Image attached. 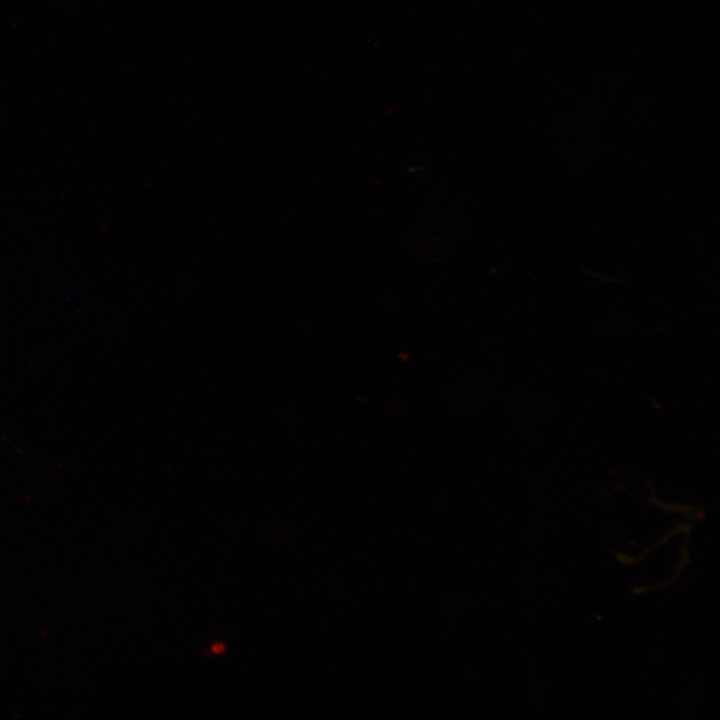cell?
<instances>
[{"instance_id": "1", "label": "cell", "mask_w": 720, "mask_h": 720, "mask_svg": "<svg viewBox=\"0 0 720 720\" xmlns=\"http://www.w3.org/2000/svg\"><path fill=\"white\" fill-rule=\"evenodd\" d=\"M223 649H224V647L221 646V645H215V646H213V648H212V650L215 651V652H220V651H222Z\"/></svg>"}]
</instances>
